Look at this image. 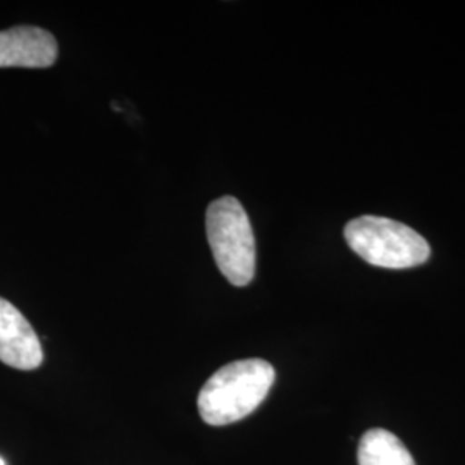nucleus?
I'll return each instance as SVG.
<instances>
[{"instance_id":"1","label":"nucleus","mask_w":465,"mask_h":465,"mask_svg":"<svg viewBox=\"0 0 465 465\" xmlns=\"http://www.w3.org/2000/svg\"><path fill=\"white\" fill-rule=\"evenodd\" d=\"M274 378V367L262 359L221 367L200 390V417L209 426H228L245 419L266 400Z\"/></svg>"},{"instance_id":"2","label":"nucleus","mask_w":465,"mask_h":465,"mask_svg":"<svg viewBox=\"0 0 465 465\" xmlns=\"http://www.w3.org/2000/svg\"><path fill=\"white\" fill-rule=\"evenodd\" d=\"M345 240L366 262L384 269L420 266L431 255L430 243L419 232L386 217L362 216L350 221Z\"/></svg>"},{"instance_id":"3","label":"nucleus","mask_w":465,"mask_h":465,"mask_svg":"<svg viewBox=\"0 0 465 465\" xmlns=\"http://www.w3.org/2000/svg\"><path fill=\"white\" fill-rule=\"evenodd\" d=\"M205 230L223 276L234 286H247L255 276V238L243 205L234 197L214 200Z\"/></svg>"},{"instance_id":"4","label":"nucleus","mask_w":465,"mask_h":465,"mask_svg":"<svg viewBox=\"0 0 465 465\" xmlns=\"http://www.w3.org/2000/svg\"><path fill=\"white\" fill-rule=\"evenodd\" d=\"M0 362L34 371L44 362V350L32 324L16 307L0 297Z\"/></svg>"},{"instance_id":"5","label":"nucleus","mask_w":465,"mask_h":465,"mask_svg":"<svg viewBox=\"0 0 465 465\" xmlns=\"http://www.w3.org/2000/svg\"><path fill=\"white\" fill-rule=\"evenodd\" d=\"M54 35L38 26L0 32V67H50L57 59Z\"/></svg>"},{"instance_id":"6","label":"nucleus","mask_w":465,"mask_h":465,"mask_svg":"<svg viewBox=\"0 0 465 465\" xmlns=\"http://www.w3.org/2000/svg\"><path fill=\"white\" fill-rule=\"evenodd\" d=\"M359 465H416V462L393 432L371 430L359 443Z\"/></svg>"},{"instance_id":"7","label":"nucleus","mask_w":465,"mask_h":465,"mask_svg":"<svg viewBox=\"0 0 465 465\" xmlns=\"http://www.w3.org/2000/svg\"><path fill=\"white\" fill-rule=\"evenodd\" d=\"M0 465H5V462H4V460H2V459H0Z\"/></svg>"}]
</instances>
